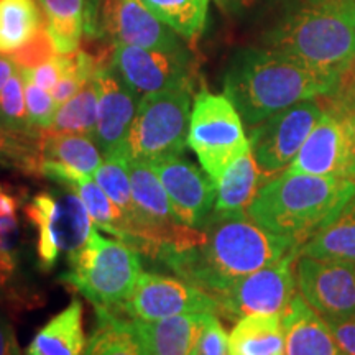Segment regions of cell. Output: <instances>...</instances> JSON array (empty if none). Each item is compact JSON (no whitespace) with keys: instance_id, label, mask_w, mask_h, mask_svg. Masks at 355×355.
Masks as SVG:
<instances>
[{"instance_id":"7","label":"cell","mask_w":355,"mask_h":355,"mask_svg":"<svg viewBox=\"0 0 355 355\" xmlns=\"http://www.w3.org/2000/svg\"><path fill=\"white\" fill-rule=\"evenodd\" d=\"M188 146L201 163L212 183L237 158L250 150L243 121L225 94H212L201 89L191 109Z\"/></svg>"},{"instance_id":"41","label":"cell","mask_w":355,"mask_h":355,"mask_svg":"<svg viewBox=\"0 0 355 355\" xmlns=\"http://www.w3.org/2000/svg\"><path fill=\"white\" fill-rule=\"evenodd\" d=\"M20 204V199L7 186L0 183V217L19 216Z\"/></svg>"},{"instance_id":"27","label":"cell","mask_w":355,"mask_h":355,"mask_svg":"<svg viewBox=\"0 0 355 355\" xmlns=\"http://www.w3.org/2000/svg\"><path fill=\"white\" fill-rule=\"evenodd\" d=\"M146 8L186 40L204 32L209 12V0H141Z\"/></svg>"},{"instance_id":"18","label":"cell","mask_w":355,"mask_h":355,"mask_svg":"<svg viewBox=\"0 0 355 355\" xmlns=\"http://www.w3.org/2000/svg\"><path fill=\"white\" fill-rule=\"evenodd\" d=\"M285 355H344L329 324L296 293L283 314Z\"/></svg>"},{"instance_id":"44","label":"cell","mask_w":355,"mask_h":355,"mask_svg":"<svg viewBox=\"0 0 355 355\" xmlns=\"http://www.w3.org/2000/svg\"><path fill=\"white\" fill-rule=\"evenodd\" d=\"M306 2H316V0H306Z\"/></svg>"},{"instance_id":"23","label":"cell","mask_w":355,"mask_h":355,"mask_svg":"<svg viewBox=\"0 0 355 355\" xmlns=\"http://www.w3.org/2000/svg\"><path fill=\"white\" fill-rule=\"evenodd\" d=\"M96 329L83 355H146L135 322L121 311L96 306Z\"/></svg>"},{"instance_id":"4","label":"cell","mask_w":355,"mask_h":355,"mask_svg":"<svg viewBox=\"0 0 355 355\" xmlns=\"http://www.w3.org/2000/svg\"><path fill=\"white\" fill-rule=\"evenodd\" d=\"M354 194L355 181L286 170L261 186L247 214L301 247Z\"/></svg>"},{"instance_id":"19","label":"cell","mask_w":355,"mask_h":355,"mask_svg":"<svg viewBox=\"0 0 355 355\" xmlns=\"http://www.w3.org/2000/svg\"><path fill=\"white\" fill-rule=\"evenodd\" d=\"M146 355H194L202 314H183L159 321H133Z\"/></svg>"},{"instance_id":"12","label":"cell","mask_w":355,"mask_h":355,"mask_svg":"<svg viewBox=\"0 0 355 355\" xmlns=\"http://www.w3.org/2000/svg\"><path fill=\"white\" fill-rule=\"evenodd\" d=\"M110 66L140 97L173 89H193L189 51L146 50L117 43Z\"/></svg>"},{"instance_id":"16","label":"cell","mask_w":355,"mask_h":355,"mask_svg":"<svg viewBox=\"0 0 355 355\" xmlns=\"http://www.w3.org/2000/svg\"><path fill=\"white\" fill-rule=\"evenodd\" d=\"M104 20L114 44L175 53L188 51L180 35L158 20L141 0H109Z\"/></svg>"},{"instance_id":"24","label":"cell","mask_w":355,"mask_h":355,"mask_svg":"<svg viewBox=\"0 0 355 355\" xmlns=\"http://www.w3.org/2000/svg\"><path fill=\"white\" fill-rule=\"evenodd\" d=\"M128 175H130L133 202L146 220L162 227L181 224L173 211L165 186L152 165L128 159Z\"/></svg>"},{"instance_id":"3","label":"cell","mask_w":355,"mask_h":355,"mask_svg":"<svg viewBox=\"0 0 355 355\" xmlns=\"http://www.w3.org/2000/svg\"><path fill=\"white\" fill-rule=\"evenodd\" d=\"M261 46L343 79L355 63V0L296 6L265 30Z\"/></svg>"},{"instance_id":"32","label":"cell","mask_w":355,"mask_h":355,"mask_svg":"<svg viewBox=\"0 0 355 355\" xmlns=\"http://www.w3.org/2000/svg\"><path fill=\"white\" fill-rule=\"evenodd\" d=\"M216 2L230 19L242 24L270 21V25L298 6L293 0H216Z\"/></svg>"},{"instance_id":"2","label":"cell","mask_w":355,"mask_h":355,"mask_svg":"<svg viewBox=\"0 0 355 355\" xmlns=\"http://www.w3.org/2000/svg\"><path fill=\"white\" fill-rule=\"evenodd\" d=\"M343 79L318 73L265 46L241 48L224 73V94L254 127L296 102L336 94Z\"/></svg>"},{"instance_id":"33","label":"cell","mask_w":355,"mask_h":355,"mask_svg":"<svg viewBox=\"0 0 355 355\" xmlns=\"http://www.w3.org/2000/svg\"><path fill=\"white\" fill-rule=\"evenodd\" d=\"M0 117L3 119L7 125H10L19 132H44L35 128L28 119V110H26L25 101V76L20 68L15 71V74L8 79L6 86L0 91Z\"/></svg>"},{"instance_id":"28","label":"cell","mask_w":355,"mask_h":355,"mask_svg":"<svg viewBox=\"0 0 355 355\" xmlns=\"http://www.w3.org/2000/svg\"><path fill=\"white\" fill-rule=\"evenodd\" d=\"M43 132H19L0 117V165L24 175H40Z\"/></svg>"},{"instance_id":"26","label":"cell","mask_w":355,"mask_h":355,"mask_svg":"<svg viewBox=\"0 0 355 355\" xmlns=\"http://www.w3.org/2000/svg\"><path fill=\"white\" fill-rule=\"evenodd\" d=\"M44 24L37 0H0V55L10 56Z\"/></svg>"},{"instance_id":"40","label":"cell","mask_w":355,"mask_h":355,"mask_svg":"<svg viewBox=\"0 0 355 355\" xmlns=\"http://www.w3.org/2000/svg\"><path fill=\"white\" fill-rule=\"evenodd\" d=\"M0 355H24L19 340H17L15 331L3 314H0Z\"/></svg>"},{"instance_id":"17","label":"cell","mask_w":355,"mask_h":355,"mask_svg":"<svg viewBox=\"0 0 355 355\" xmlns=\"http://www.w3.org/2000/svg\"><path fill=\"white\" fill-rule=\"evenodd\" d=\"M104 162L94 139L81 133L44 130L40 175L58 186H69L78 176H92Z\"/></svg>"},{"instance_id":"14","label":"cell","mask_w":355,"mask_h":355,"mask_svg":"<svg viewBox=\"0 0 355 355\" xmlns=\"http://www.w3.org/2000/svg\"><path fill=\"white\" fill-rule=\"evenodd\" d=\"M94 83L97 87V122L92 139L104 157L125 152L128 132L141 97L119 76L112 66L101 64Z\"/></svg>"},{"instance_id":"5","label":"cell","mask_w":355,"mask_h":355,"mask_svg":"<svg viewBox=\"0 0 355 355\" xmlns=\"http://www.w3.org/2000/svg\"><path fill=\"white\" fill-rule=\"evenodd\" d=\"M69 270L61 282L101 308H121L130 300L141 273L139 252L119 241L102 237L96 227L87 242L69 255Z\"/></svg>"},{"instance_id":"20","label":"cell","mask_w":355,"mask_h":355,"mask_svg":"<svg viewBox=\"0 0 355 355\" xmlns=\"http://www.w3.org/2000/svg\"><path fill=\"white\" fill-rule=\"evenodd\" d=\"M86 345L83 303L74 298L35 334L25 355H83Z\"/></svg>"},{"instance_id":"39","label":"cell","mask_w":355,"mask_h":355,"mask_svg":"<svg viewBox=\"0 0 355 355\" xmlns=\"http://www.w3.org/2000/svg\"><path fill=\"white\" fill-rule=\"evenodd\" d=\"M344 355H355V316L327 321Z\"/></svg>"},{"instance_id":"15","label":"cell","mask_w":355,"mask_h":355,"mask_svg":"<svg viewBox=\"0 0 355 355\" xmlns=\"http://www.w3.org/2000/svg\"><path fill=\"white\" fill-rule=\"evenodd\" d=\"M152 166L165 186L178 219L201 229L216 204V186L211 178L181 157L159 159Z\"/></svg>"},{"instance_id":"25","label":"cell","mask_w":355,"mask_h":355,"mask_svg":"<svg viewBox=\"0 0 355 355\" xmlns=\"http://www.w3.org/2000/svg\"><path fill=\"white\" fill-rule=\"evenodd\" d=\"M261 171L257 165L252 150L243 153L224 171L216 181V204L217 212H242L247 211L255 194L260 189Z\"/></svg>"},{"instance_id":"21","label":"cell","mask_w":355,"mask_h":355,"mask_svg":"<svg viewBox=\"0 0 355 355\" xmlns=\"http://www.w3.org/2000/svg\"><path fill=\"white\" fill-rule=\"evenodd\" d=\"M300 255L355 263V194L300 247Z\"/></svg>"},{"instance_id":"9","label":"cell","mask_w":355,"mask_h":355,"mask_svg":"<svg viewBox=\"0 0 355 355\" xmlns=\"http://www.w3.org/2000/svg\"><path fill=\"white\" fill-rule=\"evenodd\" d=\"M300 248L275 263L235 279L216 298L217 313L237 322L252 314H285L296 295V261Z\"/></svg>"},{"instance_id":"43","label":"cell","mask_w":355,"mask_h":355,"mask_svg":"<svg viewBox=\"0 0 355 355\" xmlns=\"http://www.w3.org/2000/svg\"><path fill=\"white\" fill-rule=\"evenodd\" d=\"M12 275H13L12 270H8L7 266H3L2 263H0V290H2V288L6 286L8 282H10Z\"/></svg>"},{"instance_id":"10","label":"cell","mask_w":355,"mask_h":355,"mask_svg":"<svg viewBox=\"0 0 355 355\" xmlns=\"http://www.w3.org/2000/svg\"><path fill=\"white\" fill-rule=\"evenodd\" d=\"M322 114L318 99H308L250 127L248 141L261 175L272 178L288 170Z\"/></svg>"},{"instance_id":"34","label":"cell","mask_w":355,"mask_h":355,"mask_svg":"<svg viewBox=\"0 0 355 355\" xmlns=\"http://www.w3.org/2000/svg\"><path fill=\"white\" fill-rule=\"evenodd\" d=\"M44 17L46 28L56 30L66 26L87 24L86 0H37Z\"/></svg>"},{"instance_id":"29","label":"cell","mask_w":355,"mask_h":355,"mask_svg":"<svg viewBox=\"0 0 355 355\" xmlns=\"http://www.w3.org/2000/svg\"><path fill=\"white\" fill-rule=\"evenodd\" d=\"M81 198L96 227H99L119 241H123L125 216L123 211L110 199L92 176H78L69 186H66Z\"/></svg>"},{"instance_id":"22","label":"cell","mask_w":355,"mask_h":355,"mask_svg":"<svg viewBox=\"0 0 355 355\" xmlns=\"http://www.w3.org/2000/svg\"><path fill=\"white\" fill-rule=\"evenodd\" d=\"M229 355H285L283 314L239 319L229 334Z\"/></svg>"},{"instance_id":"8","label":"cell","mask_w":355,"mask_h":355,"mask_svg":"<svg viewBox=\"0 0 355 355\" xmlns=\"http://www.w3.org/2000/svg\"><path fill=\"white\" fill-rule=\"evenodd\" d=\"M60 188L38 193L25 207L37 227L38 260L44 270H51L61 255L78 252L96 227L81 198L69 188Z\"/></svg>"},{"instance_id":"42","label":"cell","mask_w":355,"mask_h":355,"mask_svg":"<svg viewBox=\"0 0 355 355\" xmlns=\"http://www.w3.org/2000/svg\"><path fill=\"white\" fill-rule=\"evenodd\" d=\"M17 69H19V66L13 63L10 56L0 55V91H2V87L6 86L8 79L15 74Z\"/></svg>"},{"instance_id":"1","label":"cell","mask_w":355,"mask_h":355,"mask_svg":"<svg viewBox=\"0 0 355 355\" xmlns=\"http://www.w3.org/2000/svg\"><path fill=\"white\" fill-rule=\"evenodd\" d=\"M201 230V242L183 250L168 252L159 261L214 300L235 279L275 263L288 252L300 248L291 239L261 227L247 211H212Z\"/></svg>"},{"instance_id":"37","label":"cell","mask_w":355,"mask_h":355,"mask_svg":"<svg viewBox=\"0 0 355 355\" xmlns=\"http://www.w3.org/2000/svg\"><path fill=\"white\" fill-rule=\"evenodd\" d=\"M194 355H229V336L219 321V314L204 313Z\"/></svg>"},{"instance_id":"11","label":"cell","mask_w":355,"mask_h":355,"mask_svg":"<svg viewBox=\"0 0 355 355\" xmlns=\"http://www.w3.org/2000/svg\"><path fill=\"white\" fill-rule=\"evenodd\" d=\"M112 309V308H110ZM132 321H159L183 314L217 313L211 295L183 278L141 272L135 291L127 303L117 308Z\"/></svg>"},{"instance_id":"31","label":"cell","mask_w":355,"mask_h":355,"mask_svg":"<svg viewBox=\"0 0 355 355\" xmlns=\"http://www.w3.org/2000/svg\"><path fill=\"white\" fill-rule=\"evenodd\" d=\"M92 178L101 186V189L121 207L123 216H132L137 211L132 196L130 175H128V157L125 152L104 157V162L94 171Z\"/></svg>"},{"instance_id":"30","label":"cell","mask_w":355,"mask_h":355,"mask_svg":"<svg viewBox=\"0 0 355 355\" xmlns=\"http://www.w3.org/2000/svg\"><path fill=\"white\" fill-rule=\"evenodd\" d=\"M97 122V87L91 79L76 96L71 97L56 110L50 130L61 133L94 135Z\"/></svg>"},{"instance_id":"38","label":"cell","mask_w":355,"mask_h":355,"mask_svg":"<svg viewBox=\"0 0 355 355\" xmlns=\"http://www.w3.org/2000/svg\"><path fill=\"white\" fill-rule=\"evenodd\" d=\"M24 71L25 78L37 84V86L46 89V91H53L56 84L60 83L61 76H63V69H61V63L58 55L53 58L48 63H43L33 69H21Z\"/></svg>"},{"instance_id":"35","label":"cell","mask_w":355,"mask_h":355,"mask_svg":"<svg viewBox=\"0 0 355 355\" xmlns=\"http://www.w3.org/2000/svg\"><path fill=\"white\" fill-rule=\"evenodd\" d=\"M25 101L32 125L38 130H50L53 121H55L56 110L60 107L56 101L53 99L51 92L25 78Z\"/></svg>"},{"instance_id":"13","label":"cell","mask_w":355,"mask_h":355,"mask_svg":"<svg viewBox=\"0 0 355 355\" xmlns=\"http://www.w3.org/2000/svg\"><path fill=\"white\" fill-rule=\"evenodd\" d=\"M296 285L309 308L326 321L355 316V263L300 255Z\"/></svg>"},{"instance_id":"6","label":"cell","mask_w":355,"mask_h":355,"mask_svg":"<svg viewBox=\"0 0 355 355\" xmlns=\"http://www.w3.org/2000/svg\"><path fill=\"white\" fill-rule=\"evenodd\" d=\"M191 91L193 89H173L141 97L125 141L128 159L153 165L184 152L188 145Z\"/></svg>"},{"instance_id":"36","label":"cell","mask_w":355,"mask_h":355,"mask_svg":"<svg viewBox=\"0 0 355 355\" xmlns=\"http://www.w3.org/2000/svg\"><path fill=\"white\" fill-rule=\"evenodd\" d=\"M56 55L55 44H53V40L48 33L46 25L43 24L42 28L35 33V37L24 44L20 50L10 55V58L20 69H33L40 64L51 61Z\"/></svg>"}]
</instances>
